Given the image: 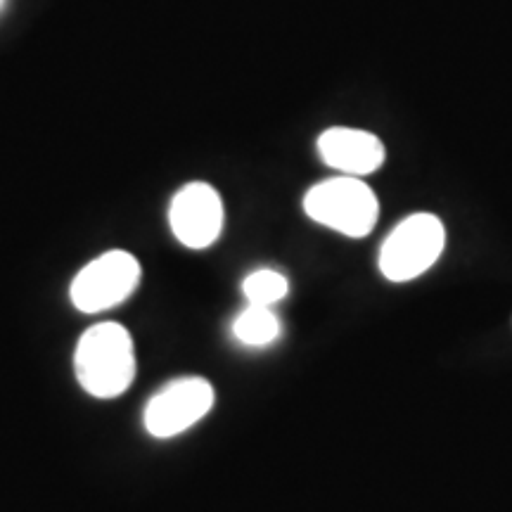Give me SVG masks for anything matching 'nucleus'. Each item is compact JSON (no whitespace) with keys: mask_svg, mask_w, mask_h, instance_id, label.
Wrapping results in <instances>:
<instances>
[{"mask_svg":"<svg viewBox=\"0 0 512 512\" xmlns=\"http://www.w3.org/2000/svg\"><path fill=\"white\" fill-rule=\"evenodd\" d=\"M76 380L95 399H117L136 380L133 337L119 323H98L83 332L74 351Z\"/></svg>","mask_w":512,"mask_h":512,"instance_id":"nucleus-1","label":"nucleus"},{"mask_svg":"<svg viewBox=\"0 0 512 512\" xmlns=\"http://www.w3.org/2000/svg\"><path fill=\"white\" fill-rule=\"evenodd\" d=\"M304 211L311 221L347 235L366 238L380 219V202L361 178L337 176L306 192Z\"/></svg>","mask_w":512,"mask_h":512,"instance_id":"nucleus-2","label":"nucleus"},{"mask_svg":"<svg viewBox=\"0 0 512 512\" xmlns=\"http://www.w3.org/2000/svg\"><path fill=\"white\" fill-rule=\"evenodd\" d=\"M446 230L434 214H413L387 235L380 249V273L389 283H408L437 264Z\"/></svg>","mask_w":512,"mask_h":512,"instance_id":"nucleus-3","label":"nucleus"},{"mask_svg":"<svg viewBox=\"0 0 512 512\" xmlns=\"http://www.w3.org/2000/svg\"><path fill=\"white\" fill-rule=\"evenodd\" d=\"M138 285L140 264L136 256L124 249H112L76 273L69 297L81 313H102L126 302Z\"/></svg>","mask_w":512,"mask_h":512,"instance_id":"nucleus-4","label":"nucleus"},{"mask_svg":"<svg viewBox=\"0 0 512 512\" xmlns=\"http://www.w3.org/2000/svg\"><path fill=\"white\" fill-rule=\"evenodd\" d=\"M214 399V387L204 377H178L147 401L145 430L155 439L178 437L214 408Z\"/></svg>","mask_w":512,"mask_h":512,"instance_id":"nucleus-5","label":"nucleus"},{"mask_svg":"<svg viewBox=\"0 0 512 512\" xmlns=\"http://www.w3.org/2000/svg\"><path fill=\"white\" fill-rule=\"evenodd\" d=\"M221 195L209 183H188L176 192L169 207V226L176 240L188 249H207L223 230Z\"/></svg>","mask_w":512,"mask_h":512,"instance_id":"nucleus-6","label":"nucleus"},{"mask_svg":"<svg viewBox=\"0 0 512 512\" xmlns=\"http://www.w3.org/2000/svg\"><path fill=\"white\" fill-rule=\"evenodd\" d=\"M318 157L342 176L363 178L384 164V145L363 128L332 126L320 133Z\"/></svg>","mask_w":512,"mask_h":512,"instance_id":"nucleus-7","label":"nucleus"},{"mask_svg":"<svg viewBox=\"0 0 512 512\" xmlns=\"http://www.w3.org/2000/svg\"><path fill=\"white\" fill-rule=\"evenodd\" d=\"M233 335L247 347H268L280 337V320L271 311V306L249 304L245 311L235 318Z\"/></svg>","mask_w":512,"mask_h":512,"instance_id":"nucleus-8","label":"nucleus"},{"mask_svg":"<svg viewBox=\"0 0 512 512\" xmlns=\"http://www.w3.org/2000/svg\"><path fill=\"white\" fill-rule=\"evenodd\" d=\"M242 292H245L249 304L273 306L287 297L290 285H287V278L283 273L271 271V268H261V271L247 275L245 283H242Z\"/></svg>","mask_w":512,"mask_h":512,"instance_id":"nucleus-9","label":"nucleus"},{"mask_svg":"<svg viewBox=\"0 0 512 512\" xmlns=\"http://www.w3.org/2000/svg\"><path fill=\"white\" fill-rule=\"evenodd\" d=\"M0 5H3V0H0Z\"/></svg>","mask_w":512,"mask_h":512,"instance_id":"nucleus-10","label":"nucleus"}]
</instances>
